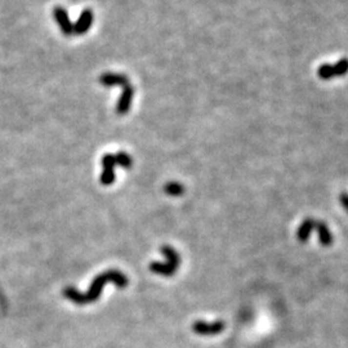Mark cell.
I'll return each mask as SVG.
<instances>
[{"instance_id":"3","label":"cell","mask_w":348,"mask_h":348,"mask_svg":"<svg viewBox=\"0 0 348 348\" xmlns=\"http://www.w3.org/2000/svg\"><path fill=\"white\" fill-rule=\"evenodd\" d=\"M116 164L115 155L106 154L102 158V165H103V172L101 176V183L104 186H110L115 181V172H114V166Z\"/></svg>"},{"instance_id":"4","label":"cell","mask_w":348,"mask_h":348,"mask_svg":"<svg viewBox=\"0 0 348 348\" xmlns=\"http://www.w3.org/2000/svg\"><path fill=\"white\" fill-rule=\"evenodd\" d=\"M53 17L56 20V22L60 26L62 34L66 36H70L74 34V23L71 22L70 17H68L67 12L65 8L62 7H56L53 9Z\"/></svg>"},{"instance_id":"13","label":"cell","mask_w":348,"mask_h":348,"mask_svg":"<svg viewBox=\"0 0 348 348\" xmlns=\"http://www.w3.org/2000/svg\"><path fill=\"white\" fill-rule=\"evenodd\" d=\"M115 160L119 165L123 166L124 169H130L133 165L132 156L126 154V152H124V151H120V152H118V154L115 155Z\"/></svg>"},{"instance_id":"1","label":"cell","mask_w":348,"mask_h":348,"mask_svg":"<svg viewBox=\"0 0 348 348\" xmlns=\"http://www.w3.org/2000/svg\"><path fill=\"white\" fill-rule=\"evenodd\" d=\"M114 283L118 287H125L128 285V279L123 272L118 271V269H110V271H104L103 273L98 275L93 280L92 285H90L89 290L86 291L85 294L80 293L74 287H66L63 290V295L70 301H72L76 305H88V303H93L96 299L100 298L102 289L106 284Z\"/></svg>"},{"instance_id":"15","label":"cell","mask_w":348,"mask_h":348,"mask_svg":"<svg viewBox=\"0 0 348 348\" xmlns=\"http://www.w3.org/2000/svg\"><path fill=\"white\" fill-rule=\"evenodd\" d=\"M333 67L335 76H345L348 72V58L339 60L335 65H333Z\"/></svg>"},{"instance_id":"10","label":"cell","mask_w":348,"mask_h":348,"mask_svg":"<svg viewBox=\"0 0 348 348\" xmlns=\"http://www.w3.org/2000/svg\"><path fill=\"white\" fill-rule=\"evenodd\" d=\"M162 253L165 255L166 258V263L174 267L176 269H178V267L181 266V257L180 254L177 253V250L172 246H168V245H164L162 248Z\"/></svg>"},{"instance_id":"16","label":"cell","mask_w":348,"mask_h":348,"mask_svg":"<svg viewBox=\"0 0 348 348\" xmlns=\"http://www.w3.org/2000/svg\"><path fill=\"white\" fill-rule=\"evenodd\" d=\"M339 200H341L342 206L346 209V212L348 213V194L347 192H342L341 196H339Z\"/></svg>"},{"instance_id":"11","label":"cell","mask_w":348,"mask_h":348,"mask_svg":"<svg viewBox=\"0 0 348 348\" xmlns=\"http://www.w3.org/2000/svg\"><path fill=\"white\" fill-rule=\"evenodd\" d=\"M150 269L156 275H162V276H173L176 273L177 269L174 267L169 265V263H162V262H152L150 265Z\"/></svg>"},{"instance_id":"12","label":"cell","mask_w":348,"mask_h":348,"mask_svg":"<svg viewBox=\"0 0 348 348\" xmlns=\"http://www.w3.org/2000/svg\"><path fill=\"white\" fill-rule=\"evenodd\" d=\"M164 191L166 195H170V196H181L184 194V186L180 182H169L164 187Z\"/></svg>"},{"instance_id":"6","label":"cell","mask_w":348,"mask_h":348,"mask_svg":"<svg viewBox=\"0 0 348 348\" xmlns=\"http://www.w3.org/2000/svg\"><path fill=\"white\" fill-rule=\"evenodd\" d=\"M93 20V11L89 9V8H88V9H84V11L82 12V15H80L79 20L76 21V23H74V34H76V35H84V34L92 27Z\"/></svg>"},{"instance_id":"7","label":"cell","mask_w":348,"mask_h":348,"mask_svg":"<svg viewBox=\"0 0 348 348\" xmlns=\"http://www.w3.org/2000/svg\"><path fill=\"white\" fill-rule=\"evenodd\" d=\"M133 96H134V89L132 88V85H126L123 88V93L119 98L118 103H116V112L119 115H125L126 112L130 110L132 106Z\"/></svg>"},{"instance_id":"5","label":"cell","mask_w":348,"mask_h":348,"mask_svg":"<svg viewBox=\"0 0 348 348\" xmlns=\"http://www.w3.org/2000/svg\"><path fill=\"white\" fill-rule=\"evenodd\" d=\"M100 83L103 86H124L130 85L128 76L124 74H115V72H104L100 78Z\"/></svg>"},{"instance_id":"8","label":"cell","mask_w":348,"mask_h":348,"mask_svg":"<svg viewBox=\"0 0 348 348\" xmlns=\"http://www.w3.org/2000/svg\"><path fill=\"white\" fill-rule=\"evenodd\" d=\"M313 230H316L319 233L320 244L324 245V246H330L333 244V235H331L327 223L323 222V221H316Z\"/></svg>"},{"instance_id":"2","label":"cell","mask_w":348,"mask_h":348,"mask_svg":"<svg viewBox=\"0 0 348 348\" xmlns=\"http://www.w3.org/2000/svg\"><path fill=\"white\" fill-rule=\"evenodd\" d=\"M225 323L223 321H213V323H206V321H195L194 325H192V330L195 331L199 335H205V337H209V335H218L219 333H222L225 330Z\"/></svg>"},{"instance_id":"9","label":"cell","mask_w":348,"mask_h":348,"mask_svg":"<svg viewBox=\"0 0 348 348\" xmlns=\"http://www.w3.org/2000/svg\"><path fill=\"white\" fill-rule=\"evenodd\" d=\"M315 219L313 218H306L303 222L301 223L298 231H297V237L301 243H307L309 235L315 228Z\"/></svg>"},{"instance_id":"14","label":"cell","mask_w":348,"mask_h":348,"mask_svg":"<svg viewBox=\"0 0 348 348\" xmlns=\"http://www.w3.org/2000/svg\"><path fill=\"white\" fill-rule=\"evenodd\" d=\"M317 74H319L320 79L323 80H330L335 78L333 65H321L317 70Z\"/></svg>"}]
</instances>
